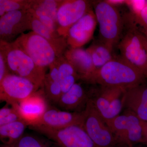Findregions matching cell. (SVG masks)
Here are the masks:
<instances>
[{
    "mask_svg": "<svg viewBox=\"0 0 147 147\" xmlns=\"http://www.w3.org/2000/svg\"><path fill=\"white\" fill-rule=\"evenodd\" d=\"M146 78L142 71L120 56L95 71L89 84L127 90L141 85Z\"/></svg>",
    "mask_w": 147,
    "mask_h": 147,
    "instance_id": "obj_1",
    "label": "cell"
},
{
    "mask_svg": "<svg viewBox=\"0 0 147 147\" xmlns=\"http://www.w3.org/2000/svg\"><path fill=\"white\" fill-rule=\"evenodd\" d=\"M124 21L123 32L118 44L121 57L147 77L146 36L134 24L133 18Z\"/></svg>",
    "mask_w": 147,
    "mask_h": 147,
    "instance_id": "obj_2",
    "label": "cell"
},
{
    "mask_svg": "<svg viewBox=\"0 0 147 147\" xmlns=\"http://www.w3.org/2000/svg\"><path fill=\"white\" fill-rule=\"evenodd\" d=\"M0 53L4 58L9 73L26 78L41 88L46 69L37 65L15 42L0 41Z\"/></svg>",
    "mask_w": 147,
    "mask_h": 147,
    "instance_id": "obj_3",
    "label": "cell"
},
{
    "mask_svg": "<svg viewBox=\"0 0 147 147\" xmlns=\"http://www.w3.org/2000/svg\"><path fill=\"white\" fill-rule=\"evenodd\" d=\"M92 5L99 25V40L114 50L123 32V18L118 9L108 1H94Z\"/></svg>",
    "mask_w": 147,
    "mask_h": 147,
    "instance_id": "obj_4",
    "label": "cell"
},
{
    "mask_svg": "<svg viewBox=\"0 0 147 147\" xmlns=\"http://www.w3.org/2000/svg\"><path fill=\"white\" fill-rule=\"evenodd\" d=\"M13 42L42 68L49 67L59 57L50 42L34 32L23 34Z\"/></svg>",
    "mask_w": 147,
    "mask_h": 147,
    "instance_id": "obj_5",
    "label": "cell"
},
{
    "mask_svg": "<svg viewBox=\"0 0 147 147\" xmlns=\"http://www.w3.org/2000/svg\"><path fill=\"white\" fill-rule=\"evenodd\" d=\"M30 127L60 147H96L83 127L80 125H71L58 129L40 126Z\"/></svg>",
    "mask_w": 147,
    "mask_h": 147,
    "instance_id": "obj_6",
    "label": "cell"
},
{
    "mask_svg": "<svg viewBox=\"0 0 147 147\" xmlns=\"http://www.w3.org/2000/svg\"><path fill=\"white\" fill-rule=\"evenodd\" d=\"M84 112L83 127L96 146L115 147L117 144L114 135L90 99Z\"/></svg>",
    "mask_w": 147,
    "mask_h": 147,
    "instance_id": "obj_7",
    "label": "cell"
},
{
    "mask_svg": "<svg viewBox=\"0 0 147 147\" xmlns=\"http://www.w3.org/2000/svg\"><path fill=\"white\" fill-rule=\"evenodd\" d=\"M39 88L29 79L9 73L0 82V100L16 105Z\"/></svg>",
    "mask_w": 147,
    "mask_h": 147,
    "instance_id": "obj_8",
    "label": "cell"
},
{
    "mask_svg": "<svg viewBox=\"0 0 147 147\" xmlns=\"http://www.w3.org/2000/svg\"><path fill=\"white\" fill-rule=\"evenodd\" d=\"M102 87L94 98L89 97V99L106 121L120 113L123 107L124 96L126 89L120 87Z\"/></svg>",
    "mask_w": 147,
    "mask_h": 147,
    "instance_id": "obj_9",
    "label": "cell"
},
{
    "mask_svg": "<svg viewBox=\"0 0 147 147\" xmlns=\"http://www.w3.org/2000/svg\"><path fill=\"white\" fill-rule=\"evenodd\" d=\"M92 2L86 0H63L57 12L58 33L66 38L69 28L89 11Z\"/></svg>",
    "mask_w": 147,
    "mask_h": 147,
    "instance_id": "obj_10",
    "label": "cell"
},
{
    "mask_svg": "<svg viewBox=\"0 0 147 147\" xmlns=\"http://www.w3.org/2000/svg\"><path fill=\"white\" fill-rule=\"evenodd\" d=\"M32 14L29 10L11 11L0 18L1 41L12 42L18 35L31 30Z\"/></svg>",
    "mask_w": 147,
    "mask_h": 147,
    "instance_id": "obj_11",
    "label": "cell"
},
{
    "mask_svg": "<svg viewBox=\"0 0 147 147\" xmlns=\"http://www.w3.org/2000/svg\"><path fill=\"white\" fill-rule=\"evenodd\" d=\"M85 112H71L58 108H49L41 118L29 127L40 126L53 129H61L71 125L83 126Z\"/></svg>",
    "mask_w": 147,
    "mask_h": 147,
    "instance_id": "obj_12",
    "label": "cell"
},
{
    "mask_svg": "<svg viewBox=\"0 0 147 147\" xmlns=\"http://www.w3.org/2000/svg\"><path fill=\"white\" fill-rule=\"evenodd\" d=\"M97 24L96 16L92 9L69 28L66 38L68 47L80 48L89 42Z\"/></svg>",
    "mask_w": 147,
    "mask_h": 147,
    "instance_id": "obj_13",
    "label": "cell"
},
{
    "mask_svg": "<svg viewBox=\"0 0 147 147\" xmlns=\"http://www.w3.org/2000/svg\"><path fill=\"white\" fill-rule=\"evenodd\" d=\"M48 101L42 89L22 100L16 106L24 120L31 126L36 123L49 108Z\"/></svg>",
    "mask_w": 147,
    "mask_h": 147,
    "instance_id": "obj_14",
    "label": "cell"
},
{
    "mask_svg": "<svg viewBox=\"0 0 147 147\" xmlns=\"http://www.w3.org/2000/svg\"><path fill=\"white\" fill-rule=\"evenodd\" d=\"M63 55L73 65L80 76V80L89 84L96 69L87 49L68 47Z\"/></svg>",
    "mask_w": 147,
    "mask_h": 147,
    "instance_id": "obj_15",
    "label": "cell"
},
{
    "mask_svg": "<svg viewBox=\"0 0 147 147\" xmlns=\"http://www.w3.org/2000/svg\"><path fill=\"white\" fill-rule=\"evenodd\" d=\"M89 95L82 83L77 82L62 94L56 105L62 110L81 113L86 109Z\"/></svg>",
    "mask_w": 147,
    "mask_h": 147,
    "instance_id": "obj_16",
    "label": "cell"
},
{
    "mask_svg": "<svg viewBox=\"0 0 147 147\" xmlns=\"http://www.w3.org/2000/svg\"><path fill=\"white\" fill-rule=\"evenodd\" d=\"M123 106L141 120L147 121V86L140 85L126 90Z\"/></svg>",
    "mask_w": 147,
    "mask_h": 147,
    "instance_id": "obj_17",
    "label": "cell"
},
{
    "mask_svg": "<svg viewBox=\"0 0 147 147\" xmlns=\"http://www.w3.org/2000/svg\"><path fill=\"white\" fill-rule=\"evenodd\" d=\"M31 30L47 40L54 47L59 57L63 55L69 47L65 38L61 36L58 33L51 31L33 15Z\"/></svg>",
    "mask_w": 147,
    "mask_h": 147,
    "instance_id": "obj_18",
    "label": "cell"
},
{
    "mask_svg": "<svg viewBox=\"0 0 147 147\" xmlns=\"http://www.w3.org/2000/svg\"><path fill=\"white\" fill-rule=\"evenodd\" d=\"M59 79L63 94L70 89L80 80V76L73 65L63 55L57 59Z\"/></svg>",
    "mask_w": 147,
    "mask_h": 147,
    "instance_id": "obj_19",
    "label": "cell"
},
{
    "mask_svg": "<svg viewBox=\"0 0 147 147\" xmlns=\"http://www.w3.org/2000/svg\"><path fill=\"white\" fill-rule=\"evenodd\" d=\"M28 124L24 120L0 126V139L3 144L14 146L24 135Z\"/></svg>",
    "mask_w": 147,
    "mask_h": 147,
    "instance_id": "obj_20",
    "label": "cell"
},
{
    "mask_svg": "<svg viewBox=\"0 0 147 147\" xmlns=\"http://www.w3.org/2000/svg\"><path fill=\"white\" fill-rule=\"evenodd\" d=\"M105 122L114 135L117 145L133 147L127 137V117L125 113Z\"/></svg>",
    "mask_w": 147,
    "mask_h": 147,
    "instance_id": "obj_21",
    "label": "cell"
},
{
    "mask_svg": "<svg viewBox=\"0 0 147 147\" xmlns=\"http://www.w3.org/2000/svg\"><path fill=\"white\" fill-rule=\"evenodd\" d=\"M87 50L91 55L96 71L115 57L113 49L99 40L94 42Z\"/></svg>",
    "mask_w": 147,
    "mask_h": 147,
    "instance_id": "obj_22",
    "label": "cell"
},
{
    "mask_svg": "<svg viewBox=\"0 0 147 147\" xmlns=\"http://www.w3.org/2000/svg\"><path fill=\"white\" fill-rule=\"evenodd\" d=\"M63 0H33L31 13L35 17L49 16L57 24V12ZM58 26V25H57Z\"/></svg>",
    "mask_w": 147,
    "mask_h": 147,
    "instance_id": "obj_23",
    "label": "cell"
},
{
    "mask_svg": "<svg viewBox=\"0 0 147 147\" xmlns=\"http://www.w3.org/2000/svg\"><path fill=\"white\" fill-rule=\"evenodd\" d=\"M41 88L48 102L56 105L63 94L59 75L46 74Z\"/></svg>",
    "mask_w": 147,
    "mask_h": 147,
    "instance_id": "obj_24",
    "label": "cell"
},
{
    "mask_svg": "<svg viewBox=\"0 0 147 147\" xmlns=\"http://www.w3.org/2000/svg\"><path fill=\"white\" fill-rule=\"evenodd\" d=\"M127 117V137L133 147L135 144H144L141 120L133 112L126 110L125 113Z\"/></svg>",
    "mask_w": 147,
    "mask_h": 147,
    "instance_id": "obj_25",
    "label": "cell"
},
{
    "mask_svg": "<svg viewBox=\"0 0 147 147\" xmlns=\"http://www.w3.org/2000/svg\"><path fill=\"white\" fill-rule=\"evenodd\" d=\"M14 147H60L52 140L32 134H24Z\"/></svg>",
    "mask_w": 147,
    "mask_h": 147,
    "instance_id": "obj_26",
    "label": "cell"
},
{
    "mask_svg": "<svg viewBox=\"0 0 147 147\" xmlns=\"http://www.w3.org/2000/svg\"><path fill=\"white\" fill-rule=\"evenodd\" d=\"M33 0H0V16L15 11L29 10Z\"/></svg>",
    "mask_w": 147,
    "mask_h": 147,
    "instance_id": "obj_27",
    "label": "cell"
},
{
    "mask_svg": "<svg viewBox=\"0 0 147 147\" xmlns=\"http://www.w3.org/2000/svg\"><path fill=\"white\" fill-rule=\"evenodd\" d=\"M23 120L17 108L7 103L0 109V126Z\"/></svg>",
    "mask_w": 147,
    "mask_h": 147,
    "instance_id": "obj_28",
    "label": "cell"
},
{
    "mask_svg": "<svg viewBox=\"0 0 147 147\" xmlns=\"http://www.w3.org/2000/svg\"><path fill=\"white\" fill-rule=\"evenodd\" d=\"M134 21L140 24L144 29L145 32L147 33V6L140 9L135 14Z\"/></svg>",
    "mask_w": 147,
    "mask_h": 147,
    "instance_id": "obj_29",
    "label": "cell"
},
{
    "mask_svg": "<svg viewBox=\"0 0 147 147\" xmlns=\"http://www.w3.org/2000/svg\"><path fill=\"white\" fill-rule=\"evenodd\" d=\"M9 73L4 58L0 53V82Z\"/></svg>",
    "mask_w": 147,
    "mask_h": 147,
    "instance_id": "obj_30",
    "label": "cell"
},
{
    "mask_svg": "<svg viewBox=\"0 0 147 147\" xmlns=\"http://www.w3.org/2000/svg\"><path fill=\"white\" fill-rule=\"evenodd\" d=\"M144 144L147 145V121L141 120Z\"/></svg>",
    "mask_w": 147,
    "mask_h": 147,
    "instance_id": "obj_31",
    "label": "cell"
},
{
    "mask_svg": "<svg viewBox=\"0 0 147 147\" xmlns=\"http://www.w3.org/2000/svg\"><path fill=\"white\" fill-rule=\"evenodd\" d=\"M1 147H14L13 146H10V145H3Z\"/></svg>",
    "mask_w": 147,
    "mask_h": 147,
    "instance_id": "obj_32",
    "label": "cell"
},
{
    "mask_svg": "<svg viewBox=\"0 0 147 147\" xmlns=\"http://www.w3.org/2000/svg\"><path fill=\"white\" fill-rule=\"evenodd\" d=\"M143 32H144V31H143ZM144 32V33L145 34H146V36L147 39V33L145 32Z\"/></svg>",
    "mask_w": 147,
    "mask_h": 147,
    "instance_id": "obj_33",
    "label": "cell"
},
{
    "mask_svg": "<svg viewBox=\"0 0 147 147\" xmlns=\"http://www.w3.org/2000/svg\"><path fill=\"white\" fill-rule=\"evenodd\" d=\"M146 3L147 5V1H146Z\"/></svg>",
    "mask_w": 147,
    "mask_h": 147,
    "instance_id": "obj_34",
    "label": "cell"
}]
</instances>
